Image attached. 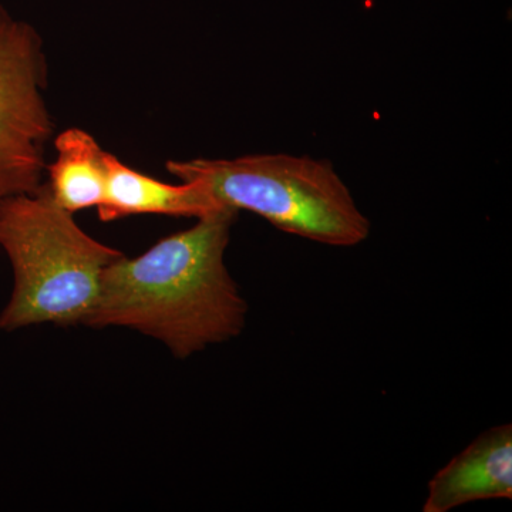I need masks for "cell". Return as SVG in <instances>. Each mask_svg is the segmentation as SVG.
I'll use <instances>...</instances> for the list:
<instances>
[{"label":"cell","mask_w":512,"mask_h":512,"mask_svg":"<svg viewBox=\"0 0 512 512\" xmlns=\"http://www.w3.org/2000/svg\"><path fill=\"white\" fill-rule=\"evenodd\" d=\"M239 211L224 207L106 269L86 326H121L163 342L178 359L237 338L248 303L225 265Z\"/></svg>","instance_id":"cell-1"},{"label":"cell","mask_w":512,"mask_h":512,"mask_svg":"<svg viewBox=\"0 0 512 512\" xmlns=\"http://www.w3.org/2000/svg\"><path fill=\"white\" fill-rule=\"evenodd\" d=\"M0 248L8 256L13 289L0 329L86 325L106 269L123 256L101 244L53 201L46 185L0 204Z\"/></svg>","instance_id":"cell-2"},{"label":"cell","mask_w":512,"mask_h":512,"mask_svg":"<svg viewBox=\"0 0 512 512\" xmlns=\"http://www.w3.org/2000/svg\"><path fill=\"white\" fill-rule=\"evenodd\" d=\"M183 183L204 185L222 207L249 211L286 234L329 247L365 242L372 222L330 161L292 154L167 161Z\"/></svg>","instance_id":"cell-3"},{"label":"cell","mask_w":512,"mask_h":512,"mask_svg":"<svg viewBox=\"0 0 512 512\" xmlns=\"http://www.w3.org/2000/svg\"><path fill=\"white\" fill-rule=\"evenodd\" d=\"M43 40L0 5V204L43 187L55 123L46 101Z\"/></svg>","instance_id":"cell-4"},{"label":"cell","mask_w":512,"mask_h":512,"mask_svg":"<svg viewBox=\"0 0 512 512\" xmlns=\"http://www.w3.org/2000/svg\"><path fill=\"white\" fill-rule=\"evenodd\" d=\"M512 498V426L491 427L437 471L424 512H448L476 501Z\"/></svg>","instance_id":"cell-5"},{"label":"cell","mask_w":512,"mask_h":512,"mask_svg":"<svg viewBox=\"0 0 512 512\" xmlns=\"http://www.w3.org/2000/svg\"><path fill=\"white\" fill-rule=\"evenodd\" d=\"M106 197L101 202L100 221L111 222L131 215L158 214L200 218L221 210L210 191L198 183H161L121 163L109 154Z\"/></svg>","instance_id":"cell-6"},{"label":"cell","mask_w":512,"mask_h":512,"mask_svg":"<svg viewBox=\"0 0 512 512\" xmlns=\"http://www.w3.org/2000/svg\"><path fill=\"white\" fill-rule=\"evenodd\" d=\"M56 160L46 165L50 197L69 214L99 208L106 197L109 154L96 138L72 127L55 140Z\"/></svg>","instance_id":"cell-7"}]
</instances>
